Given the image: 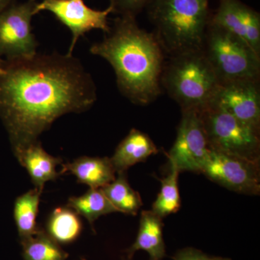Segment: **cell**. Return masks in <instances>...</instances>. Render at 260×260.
<instances>
[{"mask_svg": "<svg viewBox=\"0 0 260 260\" xmlns=\"http://www.w3.org/2000/svg\"><path fill=\"white\" fill-rule=\"evenodd\" d=\"M96 100L93 78L73 54L5 60L0 72V119L15 155L39 141L58 118L85 112Z\"/></svg>", "mask_w": 260, "mask_h": 260, "instance_id": "cell-1", "label": "cell"}, {"mask_svg": "<svg viewBox=\"0 0 260 260\" xmlns=\"http://www.w3.org/2000/svg\"><path fill=\"white\" fill-rule=\"evenodd\" d=\"M90 51L112 65L119 91L133 104L148 105L161 93L165 52L155 34L140 28L136 18H116Z\"/></svg>", "mask_w": 260, "mask_h": 260, "instance_id": "cell-2", "label": "cell"}, {"mask_svg": "<svg viewBox=\"0 0 260 260\" xmlns=\"http://www.w3.org/2000/svg\"><path fill=\"white\" fill-rule=\"evenodd\" d=\"M148 8L153 34L165 54L203 49L210 19L209 0H152Z\"/></svg>", "mask_w": 260, "mask_h": 260, "instance_id": "cell-3", "label": "cell"}, {"mask_svg": "<svg viewBox=\"0 0 260 260\" xmlns=\"http://www.w3.org/2000/svg\"><path fill=\"white\" fill-rule=\"evenodd\" d=\"M161 84L181 110L201 112L210 104L220 82L203 49L169 56Z\"/></svg>", "mask_w": 260, "mask_h": 260, "instance_id": "cell-4", "label": "cell"}, {"mask_svg": "<svg viewBox=\"0 0 260 260\" xmlns=\"http://www.w3.org/2000/svg\"><path fill=\"white\" fill-rule=\"evenodd\" d=\"M203 51L220 83L259 80L260 55L240 39L210 22Z\"/></svg>", "mask_w": 260, "mask_h": 260, "instance_id": "cell-5", "label": "cell"}, {"mask_svg": "<svg viewBox=\"0 0 260 260\" xmlns=\"http://www.w3.org/2000/svg\"><path fill=\"white\" fill-rule=\"evenodd\" d=\"M200 113L210 150L259 162V130L215 106Z\"/></svg>", "mask_w": 260, "mask_h": 260, "instance_id": "cell-6", "label": "cell"}, {"mask_svg": "<svg viewBox=\"0 0 260 260\" xmlns=\"http://www.w3.org/2000/svg\"><path fill=\"white\" fill-rule=\"evenodd\" d=\"M39 2L12 3L0 13V55L5 60L25 59L37 54L31 21Z\"/></svg>", "mask_w": 260, "mask_h": 260, "instance_id": "cell-7", "label": "cell"}, {"mask_svg": "<svg viewBox=\"0 0 260 260\" xmlns=\"http://www.w3.org/2000/svg\"><path fill=\"white\" fill-rule=\"evenodd\" d=\"M210 149L200 113L182 110L175 143L167 154L170 168L200 173Z\"/></svg>", "mask_w": 260, "mask_h": 260, "instance_id": "cell-8", "label": "cell"}, {"mask_svg": "<svg viewBox=\"0 0 260 260\" xmlns=\"http://www.w3.org/2000/svg\"><path fill=\"white\" fill-rule=\"evenodd\" d=\"M201 174L229 190L259 194V162L210 150Z\"/></svg>", "mask_w": 260, "mask_h": 260, "instance_id": "cell-9", "label": "cell"}, {"mask_svg": "<svg viewBox=\"0 0 260 260\" xmlns=\"http://www.w3.org/2000/svg\"><path fill=\"white\" fill-rule=\"evenodd\" d=\"M42 11L50 12L71 31L68 54H73L78 39L86 32L98 29L108 34L110 30L108 22V17L113 13L110 6L97 10L87 6L84 0H42L37 5L35 14Z\"/></svg>", "mask_w": 260, "mask_h": 260, "instance_id": "cell-10", "label": "cell"}, {"mask_svg": "<svg viewBox=\"0 0 260 260\" xmlns=\"http://www.w3.org/2000/svg\"><path fill=\"white\" fill-rule=\"evenodd\" d=\"M259 82L240 80L220 83L210 106L220 108L246 125L259 130Z\"/></svg>", "mask_w": 260, "mask_h": 260, "instance_id": "cell-11", "label": "cell"}, {"mask_svg": "<svg viewBox=\"0 0 260 260\" xmlns=\"http://www.w3.org/2000/svg\"><path fill=\"white\" fill-rule=\"evenodd\" d=\"M210 23L230 32L260 55V15L241 0H219Z\"/></svg>", "mask_w": 260, "mask_h": 260, "instance_id": "cell-12", "label": "cell"}, {"mask_svg": "<svg viewBox=\"0 0 260 260\" xmlns=\"http://www.w3.org/2000/svg\"><path fill=\"white\" fill-rule=\"evenodd\" d=\"M116 173L110 158L82 156L62 164L59 174H73L79 184L98 189L114 181Z\"/></svg>", "mask_w": 260, "mask_h": 260, "instance_id": "cell-13", "label": "cell"}, {"mask_svg": "<svg viewBox=\"0 0 260 260\" xmlns=\"http://www.w3.org/2000/svg\"><path fill=\"white\" fill-rule=\"evenodd\" d=\"M18 162L28 172L35 188L43 191L46 183L60 175L56 167L62 160L46 152L40 142L28 145L15 155Z\"/></svg>", "mask_w": 260, "mask_h": 260, "instance_id": "cell-14", "label": "cell"}, {"mask_svg": "<svg viewBox=\"0 0 260 260\" xmlns=\"http://www.w3.org/2000/svg\"><path fill=\"white\" fill-rule=\"evenodd\" d=\"M158 153V149L148 135L136 129L130 130L110 158L116 173L126 172L138 162L145 161L152 155Z\"/></svg>", "mask_w": 260, "mask_h": 260, "instance_id": "cell-15", "label": "cell"}, {"mask_svg": "<svg viewBox=\"0 0 260 260\" xmlns=\"http://www.w3.org/2000/svg\"><path fill=\"white\" fill-rule=\"evenodd\" d=\"M162 218L152 210H144L140 217L139 231L136 240L125 251L126 256L133 259L136 251L148 253L150 260H162L166 256V246L162 238Z\"/></svg>", "mask_w": 260, "mask_h": 260, "instance_id": "cell-16", "label": "cell"}, {"mask_svg": "<svg viewBox=\"0 0 260 260\" xmlns=\"http://www.w3.org/2000/svg\"><path fill=\"white\" fill-rule=\"evenodd\" d=\"M46 232L59 244H69L80 237L83 224L79 215L69 207H58L47 219Z\"/></svg>", "mask_w": 260, "mask_h": 260, "instance_id": "cell-17", "label": "cell"}, {"mask_svg": "<svg viewBox=\"0 0 260 260\" xmlns=\"http://www.w3.org/2000/svg\"><path fill=\"white\" fill-rule=\"evenodd\" d=\"M42 191L34 188L15 200L14 218L20 240L32 237L41 230L37 218Z\"/></svg>", "mask_w": 260, "mask_h": 260, "instance_id": "cell-18", "label": "cell"}, {"mask_svg": "<svg viewBox=\"0 0 260 260\" xmlns=\"http://www.w3.org/2000/svg\"><path fill=\"white\" fill-rule=\"evenodd\" d=\"M67 206L86 219L94 232V223L98 218L102 215L117 212L104 194L102 188H90L81 196L71 197L68 200Z\"/></svg>", "mask_w": 260, "mask_h": 260, "instance_id": "cell-19", "label": "cell"}, {"mask_svg": "<svg viewBox=\"0 0 260 260\" xmlns=\"http://www.w3.org/2000/svg\"><path fill=\"white\" fill-rule=\"evenodd\" d=\"M117 174V178L102 187V191L117 212L136 215L143 205L141 197L129 185L126 172Z\"/></svg>", "mask_w": 260, "mask_h": 260, "instance_id": "cell-20", "label": "cell"}, {"mask_svg": "<svg viewBox=\"0 0 260 260\" xmlns=\"http://www.w3.org/2000/svg\"><path fill=\"white\" fill-rule=\"evenodd\" d=\"M25 260H66L68 254L41 229L36 235L20 240Z\"/></svg>", "mask_w": 260, "mask_h": 260, "instance_id": "cell-21", "label": "cell"}, {"mask_svg": "<svg viewBox=\"0 0 260 260\" xmlns=\"http://www.w3.org/2000/svg\"><path fill=\"white\" fill-rule=\"evenodd\" d=\"M179 174V171L171 168L167 177L160 179L161 187L151 210L162 219L177 213L180 209L181 200L178 186Z\"/></svg>", "mask_w": 260, "mask_h": 260, "instance_id": "cell-22", "label": "cell"}, {"mask_svg": "<svg viewBox=\"0 0 260 260\" xmlns=\"http://www.w3.org/2000/svg\"><path fill=\"white\" fill-rule=\"evenodd\" d=\"M152 0H109L112 13L119 16L136 18L145 8H148Z\"/></svg>", "mask_w": 260, "mask_h": 260, "instance_id": "cell-23", "label": "cell"}, {"mask_svg": "<svg viewBox=\"0 0 260 260\" xmlns=\"http://www.w3.org/2000/svg\"><path fill=\"white\" fill-rule=\"evenodd\" d=\"M174 260H209L210 257L204 253L194 248H186L178 251L173 256Z\"/></svg>", "mask_w": 260, "mask_h": 260, "instance_id": "cell-24", "label": "cell"}, {"mask_svg": "<svg viewBox=\"0 0 260 260\" xmlns=\"http://www.w3.org/2000/svg\"><path fill=\"white\" fill-rule=\"evenodd\" d=\"M14 0H0V13L10 6Z\"/></svg>", "mask_w": 260, "mask_h": 260, "instance_id": "cell-25", "label": "cell"}, {"mask_svg": "<svg viewBox=\"0 0 260 260\" xmlns=\"http://www.w3.org/2000/svg\"><path fill=\"white\" fill-rule=\"evenodd\" d=\"M5 59H3V58L2 57L1 55H0V72L3 70V66L4 64Z\"/></svg>", "mask_w": 260, "mask_h": 260, "instance_id": "cell-26", "label": "cell"}, {"mask_svg": "<svg viewBox=\"0 0 260 260\" xmlns=\"http://www.w3.org/2000/svg\"><path fill=\"white\" fill-rule=\"evenodd\" d=\"M209 260H230V259H226V258H222V257H210Z\"/></svg>", "mask_w": 260, "mask_h": 260, "instance_id": "cell-27", "label": "cell"}, {"mask_svg": "<svg viewBox=\"0 0 260 260\" xmlns=\"http://www.w3.org/2000/svg\"><path fill=\"white\" fill-rule=\"evenodd\" d=\"M122 260H132V258H129L128 256H124L122 258Z\"/></svg>", "mask_w": 260, "mask_h": 260, "instance_id": "cell-28", "label": "cell"}]
</instances>
